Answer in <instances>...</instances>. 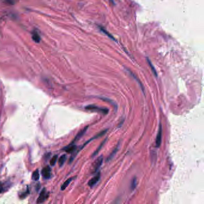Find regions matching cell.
<instances>
[{
  "instance_id": "cell-1",
  "label": "cell",
  "mask_w": 204,
  "mask_h": 204,
  "mask_svg": "<svg viewBox=\"0 0 204 204\" xmlns=\"http://www.w3.org/2000/svg\"><path fill=\"white\" fill-rule=\"evenodd\" d=\"M85 109L88 110H91V111H98L100 113L105 114H107L109 113V110L106 108H102L98 107L97 105H87L85 107Z\"/></svg>"
},
{
  "instance_id": "cell-17",
  "label": "cell",
  "mask_w": 204,
  "mask_h": 204,
  "mask_svg": "<svg viewBox=\"0 0 204 204\" xmlns=\"http://www.w3.org/2000/svg\"><path fill=\"white\" fill-rule=\"evenodd\" d=\"M5 183L4 184L0 183V193L3 192H4L5 190L6 186L5 187Z\"/></svg>"
},
{
  "instance_id": "cell-19",
  "label": "cell",
  "mask_w": 204,
  "mask_h": 204,
  "mask_svg": "<svg viewBox=\"0 0 204 204\" xmlns=\"http://www.w3.org/2000/svg\"><path fill=\"white\" fill-rule=\"evenodd\" d=\"M117 149H118V148H117H117H116L113 151V153H112L111 154V155H110V157H109V159H111V158H112V157H113V156L114 155V154H115L116 153V151H117Z\"/></svg>"
},
{
  "instance_id": "cell-15",
  "label": "cell",
  "mask_w": 204,
  "mask_h": 204,
  "mask_svg": "<svg viewBox=\"0 0 204 204\" xmlns=\"http://www.w3.org/2000/svg\"><path fill=\"white\" fill-rule=\"evenodd\" d=\"M106 140H107V139H105L104 140V141H103V143H102L101 144V145H99V147L98 148V149L97 150H96V151H95V153H93V156H95V155H97V154L98 153V151H99L100 150H101V148H102V147H103V145H104V144H105V141H106Z\"/></svg>"
},
{
  "instance_id": "cell-3",
  "label": "cell",
  "mask_w": 204,
  "mask_h": 204,
  "mask_svg": "<svg viewBox=\"0 0 204 204\" xmlns=\"http://www.w3.org/2000/svg\"><path fill=\"white\" fill-rule=\"evenodd\" d=\"M162 136V123H160L159 131H158L156 139V145L157 147H159L161 144Z\"/></svg>"
},
{
  "instance_id": "cell-12",
  "label": "cell",
  "mask_w": 204,
  "mask_h": 204,
  "mask_svg": "<svg viewBox=\"0 0 204 204\" xmlns=\"http://www.w3.org/2000/svg\"><path fill=\"white\" fill-rule=\"evenodd\" d=\"M66 159H67V157H66V155H62L61 156V157H59V161H58V163H59V167H62L63 164H64L65 162L66 161Z\"/></svg>"
},
{
  "instance_id": "cell-7",
  "label": "cell",
  "mask_w": 204,
  "mask_h": 204,
  "mask_svg": "<svg viewBox=\"0 0 204 204\" xmlns=\"http://www.w3.org/2000/svg\"><path fill=\"white\" fill-rule=\"evenodd\" d=\"M87 127H86V128H84L83 129H82L81 131H80L79 133H78V134L76 135V137H75V138H74V139L73 140V141H72V143H71V144H74L75 143V141H78V140L79 139H80L81 138V137H82V136H83L84 134H85V132H86V131H87Z\"/></svg>"
},
{
  "instance_id": "cell-2",
  "label": "cell",
  "mask_w": 204,
  "mask_h": 204,
  "mask_svg": "<svg viewBox=\"0 0 204 204\" xmlns=\"http://www.w3.org/2000/svg\"><path fill=\"white\" fill-rule=\"evenodd\" d=\"M48 195H49V193L46 191V189H44L42 190L40 194L39 197H38L37 199V203H41L44 202L48 197Z\"/></svg>"
},
{
  "instance_id": "cell-18",
  "label": "cell",
  "mask_w": 204,
  "mask_h": 204,
  "mask_svg": "<svg viewBox=\"0 0 204 204\" xmlns=\"http://www.w3.org/2000/svg\"><path fill=\"white\" fill-rule=\"evenodd\" d=\"M100 29H101V31H103V33H104L105 34H106V35H108V36H109V37H110V38H111V39H112V40H114V38L113 37H112V36H111V35L110 34H109V33H107V31H105V30L104 29V28H100Z\"/></svg>"
},
{
  "instance_id": "cell-10",
  "label": "cell",
  "mask_w": 204,
  "mask_h": 204,
  "mask_svg": "<svg viewBox=\"0 0 204 204\" xmlns=\"http://www.w3.org/2000/svg\"><path fill=\"white\" fill-rule=\"evenodd\" d=\"M74 178H70L68 179L67 180H66L64 183H63V184L61 186V190H64L68 187V186L69 184V183H71L72 180H73Z\"/></svg>"
},
{
  "instance_id": "cell-4",
  "label": "cell",
  "mask_w": 204,
  "mask_h": 204,
  "mask_svg": "<svg viewBox=\"0 0 204 204\" xmlns=\"http://www.w3.org/2000/svg\"><path fill=\"white\" fill-rule=\"evenodd\" d=\"M42 175L46 179H49L51 175V169L49 166L44 168L41 171Z\"/></svg>"
},
{
  "instance_id": "cell-5",
  "label": "cell",
  "mask_w": 204,
  "mask_h": 204,
  "mask_svg": "<svg viewBox=\"0 0 204 204\" xmlns=\"http://www.w3.org/2000/svg\"><path fill=\"white\" fill-rule=\"evenodd\" d=\"M100 177H101V175H100V173H99L98 174L95 176V177H93L92 178L91 180L89 181V183H88V185L90 187H93L95 186L96 184H97L98 182L99 181V179H100Z\"/></svg>"
},
{
  "instance_id": "cell-13",
  "label": "cell",
  "mask_w": 204,
  "mask_h": 204,
  "mask_svg": "<svg viewBox=\"0 0 204 204\" xmlns=\"http://www.w3.org/2000/svg\"><path fill=\"white\" fill-rule=\"evenodd\" d=\"M57 159H58V156L57 155L54 156L52 158V159L50 160V165L51 166L55 165L56 163Z\"/></svg>"
},
{
  "instance_id": "cell-6",
  "label": "cell",
  "mask_w": 204,
  "mask_h": 204,
  "mask_svg": "<svg viewBox=\"0 0 204 204\" xmlns=\"http://www.w3.org/2000/svg\"><path fill=\"white\" fill-rule=\"evenodd\" d=\"M103 156L99 157L98 159L96 162L94 163V165H93V171L94 172H96L97 171V170H98V169L99 168L100 166L101 165L102 163H103Z\"/></svg>"
},
{
  "instance_id": "cell-9",
  "label": "cell",
  "mask_w": 204,
  "mask_h": 204,
  "mask_svg": "<svg viewBox=\"0 0 204 204\" xmlns=\"http://www.w3.org/2000/svg\"><path fill=\"white\" fill-rule=\"evenodd\" d=\"M76 149V145H74V144H70L66 147L64 150L65 151H67V153H73L75 151V150Z\"/></svg>"
},
{
  "instance_id": "cell-8",
  "label": "cell",
  "mask_w": 204,
  "mask_h": 204,
  "mask_svg": "<svg viewBox=\"0 0 204 204\" xmlns=\"http://www.w3.org/2000/svg\"><path fill=\"white\" fill-rule=\"evenodd\" d=\"M32 38H33V40L34 41L35 43H39L41 40L40 36L39 34V33L37 31H34L33 33V35H32Z\"/></svg>"
},
{
  "instance_id": "cell-14",
  "label": "cell",
  "mask_w": 204,
  "mask_h": 204,
  "mask_svg": "<svg viewBox=\"0 0 204 204\" xmlns=\"http://www.w3.org/2000/svg\"><path fill=\"white\" fill-rule=\"evenodd\" d=\"M147 61H148V62H149V63L150 66V67H151V70H152V71L153 72V74H155V75L156 76V77H157V74L156 71V70H155V68H154V67H153V65H152V63H151V62L149 61V59H148V58H147Z\"/></svg>"
},
{
  "instance_id": "cell-11",
  "label": "cell",
  "mask_w": 204,
  "mask_h": 204,
  "mask_svg": "<svg viewBox=\"0 0 204 204\" xmlns=\"http://www.w3.org/2000/svg\"><path fill=\"white\" fill-rule=\"evenodd\" d=\"M32 178H33V180L37 181L39 180L40 178V174L39 170L37 169L36 171L34 172L33 174V175H32Z\"/></svg>"
},
{
  "instance_id": "cell-16",
  "label": "cell",
  "mask_w": 204,
  "mask_h": 204,
  "mask_svg": "<svg viewBox=\"0 0 204 204\" xmlns=\"http://www.w3.org/2000/svg\"><path fill=\"white\" fill-rule=\"evenodd\" d=\"M136 185H137V180H136V178H134L132 181L131 184V190H133L134 188L136 187Z\"/></svg>"
}]
</instances>
